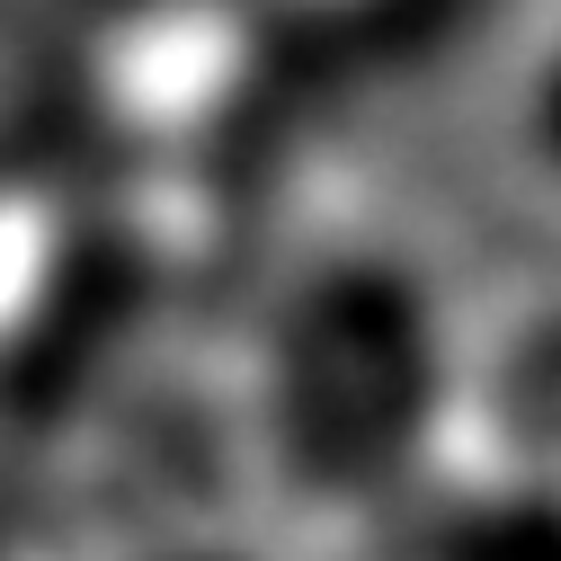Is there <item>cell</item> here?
<instances>
[{"label":"cell","mask_w":561,"mask_h":561,"mask_svg":"<svg viewBox=\"0 0 561 561\" xmlns=\"http://www.w3.org/2000/svg\"><path fill=\"white\" fill-rule=\"evenodd\" d=\"M526 161H543L561 179V36L535 54V72H526Z\"/></svg>","instance_id":"1"}]
</instances>
